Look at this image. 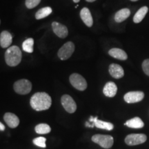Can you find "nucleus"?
Segmentation results:
<instances>
[{
  "label": "nucleus",
  "instance_id": "20",
  "mask_svg": "<svg viewBox=\"0 0 149 149\" xmlns=\"http://www.w3.org/2000/svg\"><path fill=\"white\" fill-rule=\"evenodd\" d=\"M148 11V8L147 6H143L141 8H139L137 12L136 13L133 17V22L135 24L140 23V22L144 19V18L146 16Z\"/></svg>",
  "mask_w": 149,
  "mask_h": 149
},
{
  "label": "nucleus",
  "instance_id": "21",
  "mask_svg": "<svg viewBox=\"0 0 149 149\" xmlns=\"http://www.w3.org/2000/svg\"><path fill=\"white\" fill-rule=\"evenodd\" d=\"M52 12H53V10H52L51 7H44V8L40 9L35 13V19H42L45 18L48 15H50L52 13Z\"/></svg>",
  "mask_w": 149,
  "mask_h": 149
},
{
  "label": "nucleus",
  "instance_id": "18",
  "mask_svg": "<svg viewBox=\"0 0 149 149\" xmlns=\"http://www.w3.org/2000/svg\"><path fill=\"white\" fill-rule=\"evenodd\" d=\"M130 15V10L128 8H123L118 10L115 15V21L117 23L124 22Z\"/></svg>",
  "mask_w": 149,
  "mask_h": 149
},
{
  "label": "nucleus",
  "instance_id": "8",
  "mask_svg": "<svg viewBox=\"0 0 149 149\" xmlns=\"http://www.w3.org/2000/svg\"><path fill=\"white\" fill-rule=\"evenodd\" d=\"M61 103L64 109L69 113H73L77 109L75 102L68 95H64L61 98Z\"/></svg>",
  "mask_w": 149,
  "mask_h": 149
},
{
  "label": "nucleus",
  "instance_id": "6",
  "mask_svg": "<svg viewBox=\"0 0 149 149\" xmlns=\"http://www.w3.org/2000/svg\"><path fill=\"white\" fill-rule=\"evenodd\" d=\"M70 82L74 88L83 91L87 88V82L86 79L81 74L78 73H72L69 77Z\"/></svg>",
  "mask_w": 149,
  "mask_h": 149
},
{
  "label": "nucleus",
  "instance_id": "1",
  "mask_svg": "<svg viewBox=\"0 0 149 149\" xmlns=\"http://www.w3.org/2000/svg\"><path fill=\"white\" fill-rule=\"evenodd\" d=\"M30 104L35 111H45L51 107L52 100L51 96L46 93H36L31 97Z\"/></svg>",
  "mask_w": 149,
  "mask_h": 149
},
{
  "label": "nucleus",
  "instance_id": "14",
  "mask_svg": "<svg viewBox=\"0 0 149 149\" xmlns=\"http://www.w3.org/2000/svg\"><path fill=\"white\" fill-rule=\"evenodd\" d=\"M13 37L8 31H4L0 34V45L1 48H8L12 44Z\"/></svg>",
  "mask_w": 149,
  "mask_h": 149
},
{
  "label": "nucleus",
  "instance_id": "19",
  "mask_svg": "<svg viewBox=\"0 0 149 149\" xmlns=\"http://www.w3.org/2000/svg\"><path fill=\"white\" fill-rule=\"evenodd\" d=\"M124 124L128 127L132 128H141L144 126L143 121L138 117H135L126 121V122Z\"/></svg>",
  "mask_w": 149,
  "mask_h": 149
},
{
  "label": "nucleus",
  "instance_id": "4",
  "mask_svg": "<svg viewBox=\"0 0 149 149\" xmlns=\"http://www.w3.org/2000/svg\"><path fill=\"white\" fill-rule=\"evenodd\" d=\"M92 141L102 146L104 148H110L113 145L114 139L111 135H93L92 137Z\"/></svg>",
  "mask_w": 149,
  "mask_h": 149
},
{
  "label": "nucleus",
  "instance_id": "11",
  "mask_svg": "<svg viewBox=\"0 0 149 149\" xmlns=\"http://www.w3.org/2000/svg\"><path fill=\"white\" fill-rule=\"evenodd\" d=\"M109 73L115 79H120L124 77V69L120 65L117 64H111L109 66Z\"/></svg>",
  "mask_w": 149,
  "mask_h": 149
},
{
  "label": "nucleus",
  "instance_id": "28",
  "mask_svg": "<svg viewBox=\"0 0 149 149\" xmlns=\"http://www.w3.org/2000/svg\"><path fill=\"white\" fill-rule=\"evenodd\" d=\"M86 1H88V2H93V1H95L96 0H86Z\"/></svg>",
  "mask_w": 149,
  "mask_h": 149
},
{
  "label": "nucleus",
  "instance_id": "7",
  "mask_svg": "<svg viewBox=\"0 0 149 149\" xmlns=\"http://www.w3.org/2000/svg\"><path fill=\"white\" fill-rule=\"evenodd\" d=\"M146 139L147 137L144 134H130L126 136L125 142L128 146H135L143 144Z\"/></svg>",
  "mask_w": 149,
  "mask_h": 149
},
{
  "label": "nucleus",
  "instance_id": "5",
  "mask_svg": "<svg viewBox=\"0 0 149 149\" xmlns=\"http://www.w3.org/2000/svg\"><path fill=\"white\" fill-rule=\"evenodd\" d=\"M74 51V44L72 42H68L59 48L57 55L61 60H66L71 57Z\"/></svg>",
  "mask_w": 149,
  "mask_h": 149
},
{
  "label": "nucleus",
  "instance_id": "17",
  "mask_svg": "<svg viewBox=\"0 0 149 149\" xmlns=\"http://www.w3.org/2000/svg\"><path fill=\"white\" fill-rule=\"evenodd\" d=\"M109 54L111 57H114L115 59H120V60H126L128 58V55L126 53L120 48H111L109 51Z\"/></svg>",
  "mask_w": 149,
  "mask_h": 149
},
{
  "label": "nucleus",
  "instance_id": "9",
  "mask_svg": "<svg viewBox=\"0 0 149 149\" xmlns=\"http://www.w3.org/2000/svg\"><path fill=\"white\" fill-rule=\"evenodd\" d=\"M144 97V93L142 91H130V92L126 93L124 99L127 103L133 104L141 102Z\"/></svg>",
  "mask_w": 149,
  "mask_h": 149
},
{
  "label": "nucleus",
  "instance_id": "12",
  "mask_svg": "<svg viewBox=\"0 0 149 149\" xmlns=\"http://www.w3.org/2000/svg\"><path fill=\"white\" fill-rule=\"evenodd\" d=\"M3 120L10 128H14L17 127L19 124V120L16 115L11 113H5L3 116Z\"/></svg>",
  "mask_w": 149,
  "mask_h": 149
},
{
  "label": "nucleus",
  "instance_id": "30",
  "mask_svg": "<svg viewBox=\"0 0 149 149\" xmlns=\"http://www.w3.org/2000/svg\"><path fill=\"white\" fill-rule=\"evenodd\" d=\"M130 1H138V0H130Z\"/></svg>",
  "mask_w": 149,
  "mask_h": 149
},
{
  "label": "nucleus",
  "instance_id": "2",
  "mask_svg": "<svg viewBox=\"0 0 149 149\" xmlns=\"http://www.w3.org/2000/svg\"><path fill=\"white\" fill-rule=\"evenodd\" d=\"M22 54L20 48L17 46L9 47L5 53V61L9 66H17L20 64Z\"/></svg>",
  "mask_w": 149,
  "mask_h": 149
},
{
  "label": "nucleus",
  "instance_id": "24",
  "mask_svg": "<svg viewBox=\"0 0 149 149\" xmlns=\"http://www.w3.org/2000/svg\"><path fill=\"white\" fill-rule=\"evenodd\" d=\"M46 139L44 137H39L37 138H35L33 140V144L36 146L41 147V148H46Z\"/></svg>",
  "mask_w": 149,
  "mask_h": 149
},
{
  "label": "nucleus",
  "instance_id": "22",
  "mask_svg": "<svg viewBox=\"0 0 149 149\" xmlns=\"http://www.w3.org/2000/svg\"><path fill=\"white\" fill-rule=\"evenodd\" d=\"M33 46H34V40L33 38H29L23 42L22 48L26 53H32L33 52Z\"/></svg>",
  "mask_w": 149,
  "mask_h": 149
},
{
  "label": "nucleus",
  "instance_id": "3",
  "mask_svg": "<svg viewBox=\"0 0 149 149\" xmlns=\"http://www.w3.org/2000/svg\"><path fill=\"white\" fill-rule=\"evenodd\" d=\"M13 88L17 94L26 95L32 90V84L28 79H19L15 82Z\"/></svg>",
  "mask_w": 149,
  "mask_h": 149
},
{
  "label": "nucleus",
  "instance_id": "16",
  "mask_svg": "<svg viewBox=\"0 0 149 149\" xmlns=\"http://www.w3.org/2000/svg\"><path fill=\"white\" fill-rule=\"evenodd\" d=\"M91 122H93L94 125L96 126L97 128H101V129H105L107 130H111L113 129L114 128V126L112 123L107 122H104V121L98 120L97 117H91L90 119Z\"/></svg>",
  "mask_w": 149,
  "mask_h": 149
},
{
  "label": "nucleus",
  "instance_id": "15",
  "mask_svg": "<svg viewBox=\"0 0 149 149\" xmlns=\"http://www.w3.org/2000/svg\"><path fill=\"white\" fill-rule=\"evenodd\" d=\"M117 91V85L113 81H109L106 84L103 89V93L107 97H113L116 95Z\"/></svg>",
  "mask_w": 149,
  "mask_h": 149
},
{
  "label": "nucleus",
  "instance_id": "29",
  "mask_svg": "<svg viewBox=\"0 0 149 149\" xmlns=\"http://www.w3.org/2000/svg\"><path fill=\"white\" fill-rule=\"evenodd\" d=\"M72 1H73L74 3H78V2H79L80 0H72Z\"/></svg>",
  "mask_w": 149,
  "mask_h": 149
},
{
  "label": "nucleus",
  "instance_id": "13",
  "mask_svg": "<svg viewBox=\"0 0 149 149\" xmlns=\"http://www.w3.org/2000/svg\"><path fill=\"white\" fill-rule=\"evenodd\" d=\"M80 17L88 27H91L93 24V19L90 10L84 7L80 11Z\"/></svg>",
  "mask_w": 149,
  "mask_h": 149
},
{
  "label": "nucleus",
  "instance_id": "26",
  "mask_svg": "<svg viewBox=\"0 0 149 149\" xmlns=\"http://www.w3.org/2000/svg\"><path fill=\"white\" fill-rule=\"evenodd\" d=\"M142 69L143 71L146 75L149 76V59H145L142 63Z\"/></svg>",
  "mask_w": 149,
  "mask_h": 149
},
{
  "label": "nucleus",
  "instance_id": "25",
  "mask_svg": "<svg viewBox=\"0 0 149 149\" xmlns=\"http://www.w3.org/2000/svg\"><path fill=\"white\" fill-rule=\"evenodd\" d=\"M40 2L41 0H26L25 5L27 8L32 9L40 4Z\"/></svg>",
  "mask_w": 149,
  "mask_h": 149
},
{
  "label": "nucleus",
  "instance_id": "31",
  "mask_svg": "<svg viewBox=\"0 0 149 149\" xmlns=\"http://www.w3.org/2000/svg\"><path fill=\"white\" fill-rule=\"evenodd\" d=\"M0 24H1V21H0Z\"/></svg>",
  "mask_w": 149,
  "mask_h": 149
},
{
  "label": "nucleus",
  "instance_id": "23",
  "mask_svg": "<svg viewBox=\"0 0 149 149\" xmlns=\"http://www.w3.org/2000/svg\"><path fill=\"white\" fill-rule=\"evenodd\" d=\"M35 131L38 134H47L51 132V128L46 124H40L35 126Z\"/></svg>",
  "mask_w": 149,
  "mask_h": 149
},
{
  "label": "nucleus",
  "instance_id": "10",
  "mask_svg": "<svg viewBox=\"0 0 149 149\" xmlns=\"http://www.w3.org/2000/svg\"><path fill=\"white\" fill-rule=\"evenodd\" d=\"M52 29H53L54 33L59 38H66L68 35V31L67 27L59 22H53L52 23Z\"/></svg>",
  "mask_w": 149,
  "mask_h": 149
},
{
  "label": "nucleus",
  "instance_id": "27",
  "mask_svg": "<svg viewBox=\"0 0 149 149\" xmlns=\"http://www.w3.org/2000/svg\"><path fill=\"white\" fill-rule=\"evenodd\" d=\"M5 130V126L1 122H0V130L3 131V130Z\"/></svg>",
  "mask_w": 149,
  "mask_h": 149
}]
</instances>
